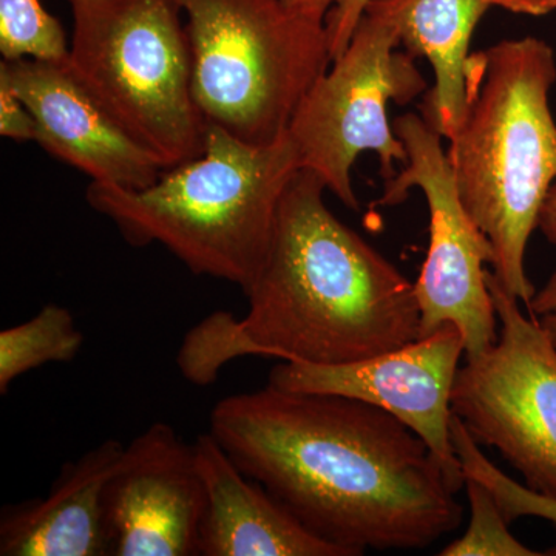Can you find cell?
Wrapping results in <instances>:
<instances>
[{
  "instance_id": "cell-22",
  "label": "cell",
  "mask_w": 556,
  "mask_h": 556,
  "mask_svg": "<svg viewBox=\"0 0 556 556\" xmlns=\"http://www.w3.org/2000/svg\"><path fill=\"white\" fill-rule=\"evenodd\" d=\"M367 3L368 0H336L325 20L332 61L346 49Z\"/></svg>"
},
{
  "instance_id": "cell-18",
  "label": "cell",
  "mask_w": 556,
  "mask_h": 556,
  "mask_svg": "<svg viewBox=\"0 0 556 556\" xmlns=\"http://www.w3.org/2000/svg\"><path fill=\"white\" fill-rule=\"evenodd\" d=\"M452 441L459 457L464 479L473 478L482 482L496 497L508 522L522 517H535L556 525V500L519 484L503 473L495 464L490 463L479 450L478 442L468 433L463 420L455 415L452 420Z\"/></svg>"
},
{
  "instance_id": "cell-11",
  "label": "cell",
  "mask_w": 556,
  "mask_h": 556,
  "mask_svg": "<svg viewBox=\"0 0 556 556\" xmlns=\"http://www.w3.org/2000/svg\"><path fill=\"white\" fill-rule=\"evenodd\" d=\"M204 507L193 444L152 424L124 445L105 484L108 556H199Z\"/></svg>"
},
{
  "instance_id": "cell-14",
  "label": "cell",
  "mask_w": 556,
  "mask_h": 556,
  "mask_svg": "<svg viewBox=\"0 0 556 556\" xmlns=\"http://www.w3.org/2000/svg\"><path fill=\"white\" fill-rule=\"evenodd\" d=\"M124 445L108 439L62 466L49 495L0 511V556H108L102 497Z\"/></svg>"
},
{
  "instance_id": "cell-19",
  "label": "cell",
  "mask_w": 556,
  "mask_h": 556,
  "mask_svg": "<svg viewBox=\"0 0 556 556\" xmlns=\"http://www.w3.org/2000/svg\"><path fill=\"white\" fill-rule=\"evenodd\" d=\"M70 40L42 0H0V53L3 61H64Z\"/></svg>"
},
{
  "instance_id": "cell-15",
  "label": "cell",
  "mask_w": 556,
  "mask_h": 556,
  "mask_svg": "<svg viewBox=\"0 0 556 556\" xmlns=\"http://www.w3.org/2000/svg\"><path fill=\"white\" fill-rule=\"evenodd\" d=\"M486 0H368L364 13L393 25L413 58L433 65L434 87L424 100V118L452 141L470 101V42Z\"/></svg>"
},
{
  "instance_id": "cell-25",
  "label": "cell",
  "mask_w": 556,
  "mask_h": 556,
  "mask_svg": "<svg viewBox=\"0 0 556 556\" xmlns=\"http://www.w3.org/2000/svg\"><path fill=\"white\" fill-rule=\"evenodd\" d=\"M538 229L551 243L556 244V181L548 190L543 207H541Z\"/></svg>"
},
{
  "instance_id": "cell-20",
  "label": "cell",
  "mask_w": 556,
  "mask_h": 556,
  "mask_svg": "<svg viewBox=\"0 0 556 556\" xmlns=\"http://www.w3.org/2000/svg\"><path fill=\"white\" fill-rule=\"evenodd\" d=\"M466 490L470 501V525L459 540L452 541L442 556H536L532 551L511 535L506 517L496 497L482 482L466 478Z\"/></svg>"
},
{
  "instance_id": "cell-23",
  "label": "cell",
  "mask_w": 556,
  "mask_h": 556,
  "mask_svg": "<svg viewBox=\"0 0 556 556\" xmlns=\"http://www.w3.org/2000/svg\"><path fill=\"white\" fill-rule=\"evenodd\" d=\"M486 3L529 16H544L556 9V0H486Z\"/></svg>"
},
{
  "instance_id": "cell-6",
  "label": "cell",
  "mask_w": 556,
  "mask_h": 556,
  "mask_svg": "<svg viewBox=\"0 0 556 556\" xmlns=\"http://www.w3.org/2000/svg\"><path fill=\"white\" fill-rule=\"evenodd\" d=\"M68 64L164 169L199 159L206 121L193 97L177 0H68Z\"/></svg>"
},
{
  "instance_id": "cell-1",
  "label": "cell",
  "mask_w": 556,
  "mask_h": 556,
  "mask_svg": "<svg viewBox=\"0 0 556 556\" xmlns=\"http://www.w3.org/2000/svg\"><path fill=\"white\" fill-rule=\"evenodd\" d=\"M208 433L248 478L346 556L420 551L464 508L426 442L386 409L266 386L218 401Z\"/></svg>"
},
{
  "instance_id": "cell-5",
  "label": "cell",
  "mask_w": 556,
  "mask_h": 556,
  "mask_svg": "<svg viewBox=\"0 0 556 556\" xmlns=\"http://www.w3.org/2000/svg\"><path fill=\"white\" fill-rule=\"evenodd\" d=\"M188 25L193 97L206 124L251 144L288 134L332 64L325 22L283 0H177Z\"/></svg>"
},
{
  "instance_id": "cell-27",
  "label": "cell",
  "mask_w": 556,
  "mask_h": 556,
  "mask_svg": "<svg viewBox=\"0 0 556 556\" xmlns=\"http://www.w3.org/2000/svg\"><path fill=\"white\" fill-rule=\"evenodd\" d=\"M541 325L547 329L548 334H551L552 340L556 345V311L555 313H548L546 316H541Z\"/></svg>"
},
{
  "instance_id": "cell-24",
  "label": "cell",
  "mask_w": 556,
  "mask_h": 556,
  "mask_svg": "<svg viewBox=\"0 0 556 556\" xmlns=\"http://www.w3.org/2000/svg\"><path fill=\"white\" fill-rule=\"evenodd\" d=\"M285 5L309 20L325 22L336 0H283Z\"/></svg>"
},
{
  "instance_id": "cell-8",
  "label": "cell",
  "mask_w": 556,
  "mask_h": 556,
  "mask_svg": "<svg viewBox=\"0 0 556 556\" xmlns=\"http://www.w3.org/2000/svg\"><path fill=\"white\" fill-rule=\"evenodd\" d=\"M486 283L501 336L457 369L452 412L479 445L496 448L517 468L529 489L556 500V345L493 274Z\"/></svg>"
},
{
  "instance_id": "cell-9",
  "label": "cell",
  "mask_w": 556,
  "mask_h": 556,
  "mask_svg": "<svg viewBox=\"0 0 556 556\" xmlns=\"http://www.w3.org/2000/svg\"><path fill=\"white\" fill-rule=\"evenodd\" d=\"M393 129L407 149L408 163L386 182L378 206L402 203L417 188L430 211V244L415 283L420 338L452 324L463 334L466 358L481 356L497 340L484 269L485 263H495V251L460 201L438 130L416 113L399 116Z\"/></svg>"
},
{
  "instance_id": "cell-7",
  "label": "cell",
  "mask_w": 556,
  "mask_h": 556,
  "mask_svg": "<svg viewBox=\"0 0 556 556\" xmlns=\"http://www.w3.org/2000/svg\"><path fill=\"white\" fill-rule=\"evenodd\" d=\"M399 47L393 25L364 13L346 49L303 98L289 124L300 169L317 174L329 192L356 211L351 170L358 155L375 152L386 182L399 174L397 164L408 163L407 149L388 121L387 104L416 100L427 90V80L415 58Z\"/></svg>"
},
{
  "instance_id": "cell-12",
  "label": "cell",
  "mask_w": 556,
  "mask_h": 556,
  "mask_svg": "<svg viewBox=\"0 0 556 556\" xmlns=\"http://www.w3.org/2000/svg\"><path fill=\"white\" fill-rule=\"evenodd\" d=\"M36 123V142L98 185L144 189L164 167L73 72L68 61H2Z\"/></svg>"
},
{
  "instance_id": "cell-21",
  "label": "cell",
  "mask_w": 556,
  "mask_h": 556,
  "mask_svg": "<svg viewBox=\"0 0 556 556\" xmlns=\"http://www.w3.org/2000/svg\"><path fill=\"white\" fill-rule=\"evenodd\" d=\"M0 135L13 141H36V123L9 76L0 70Z\"/></svg>"
},
{
  "instance_id": "cell-4",
  "label": "cell",
  "mask_w": 556,
  "mask_h": 556,
  "mask_svg": "<svg viewBox=\"0 0 556 556\" xmlns=\"http://www.w3.org/2000/svg\"><path fill=\"white\" fill-rule=\"evenodd\" d=\"M299 169L288 134L258 146L206 124L199 159L164 170L144 189L90 182L87 201L127 243L163 244L197 276L247 292L268 255L281 195Z\"/></svg>"
},
{
  "instance_id": "cell-16",
  "label": "cell",
  "mask_w": 556,
  "mask_h": 556,
  "mask_svg": "<svg viewBox=\"0 0 556 556\" xmlns=\"http://www.w3.org/2000/svg\"><path fill=\"white\" fill-rule=\"evenodd\" d=\"M84 334L64 306H43L30 320L0 332V394L17 378L47 364H67L78 356Z\"/></svg>"
},
{
  "instance_id": "cell-3",
  "label": "cell",
  "mask_w": 556,
  "mask_h": 556,
  "mask_svg": "<svg viewBox=\"0 0 556 556\" xmlns=\"http://www.w3.org/2000/svg\"><path fill=\"white\" fill-rule=\"evenodd\" d=\"M556 80L552 47L507 39L471 54L470 101L448 160L457 192L495 251L493 277L508 295L532 303L526 251L556 181V123L548 93Z\"/></svg>"
},
{
  "instance_id": "cell-17",
  "label": "cell",
  "mask_w": 556,
  "mask_h": 556,
  "mask_svg": "<svg viewBox=\"0 0 556 556\" xmlns=\"http://www.w3.org/2000/svg\"><path fill=\"white\" fill-rule=\"evenodd\" d=\"M244 356H257V350L244 336L240 318L218 311L186 334L178 351L177 364L190 383L206 387L218 379L226 364Z\"/></svg>"
},
{
  "instance_id": "cell-26",
  "label": "cell",
  "mask_w": 556,
  "mask_h": 556,
  "mask_svg": "<svg viewBox=\"0 0 556 556\" xmlns=\"http://www.w3.org/2000/svg\"><path fill=\"white\" fill-rule=\"evenodd\" d=\"M535 316H546L548 313H555L556 311V270L551 280L547 281L546 287L536 292L532 303L529 305Z\"/></svg>"
},
{
  "instance_id": "cell-2",
  "label": "cell",
  "mask_w": 556,
  "mask_h": 556,
  "mask_svg": "<svg viewBox=\"0 0 556 556\" xmlns=\"http://www.w3.org/2000/svg\"><path fill=\"white\" fill-rule=\"evenodd\" d=\"M325 190L299 169L281 195L240 320L258 356L342 365L420 339L415 283L329 211Z\"/></svg>"
},
{
  "instance_id": "cell-10",
  "label": "cell",
  "mask_w": 556,
  "mask_h": 556,
  "mask_svg": "<svg viewBox=\"0 0 556 556\" xmlns=\"http://www.w3.org/2000/svg\"><path fill=\"white\" fill-rule=\"evenodd\" d=\"M463 356V334L447 324L408 345L350 364L281 361L268 383L299 393L339 394L386 409L426 442L459 492L466 479L452 441V391Z\"/></svg>"
},
{
  "instance_id": "cell-13",
  "label": "cell",
  "mask_w": 556,
  "mask_h": 556,
  "mask_svg": "<svg viewBox=\"0 0 556 556\" xmlns=\"http://www.w3.org/2000/svg\"><path fill=\"white\" fill-rule=\"evenodd\" d=\"M193 448L206 490L201 556H346L248 478L211 433L200 434Z\"/></svg>"
}]
</instances>
